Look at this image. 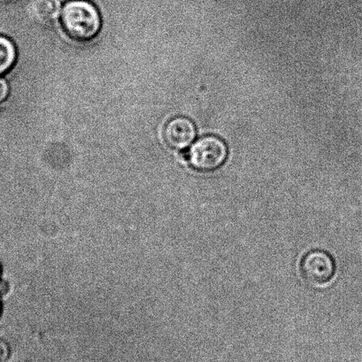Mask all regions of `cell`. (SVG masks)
I'll return each instance as SVG.
<instances>
[{
	"label": "cell",
	"instance_id": "6da1fadb",
	"mask_svg": "<svg viewBox=\"0 0 362 362\" xmlns=\"http://www.w3.org/2000/svg\"><path fill=\"white\" fill-rule=\"evenodd\" d=\"M62 24L71 40L86 43L100 33L101 18L96 6L87 0H70L62 9Z\"/></svg>",
	"mask_w": 362,
	"mask_h": 362
},
{
	"label": "cell",
	"instance_id": "7a4b0ae2",
	"mask_svg": "<svg viewBox=\"0 0 362 362\" xmlns=\"http://www.w3.org/2000/svg\"><path fill=\"white\" fill-rule=\"evenodd\" d=\"M227 156V146L223 140L217 136H207L192 146L188 153V160L195 170L209 172L220 168Z\"/></svg>",
	"mask_w": 362,
	"mask_h": 362
},
{
	"label": "cell",
	"instance_id": "3957f363",
	"mask_svg": "<svg viewBox=\"0 0 362 362\" xmlns=\"http://www.w3.org/2000/svg\"><path fill=\"white\" fill-rule=\"evenodd\" d=\"M301 275L312 286H323L332 280L336 272V264L328 252L314 250L308 252L302 259Z\"/></svg>",
	"mask_w": 362,
	"mask_h": 362
},
{
	"label": "cell",
	"instance_id": "277c9868",
	"mask_svg": "<svg viewBox=\"0 0 362 362\" xmlns=\"http://www.w3.org/2000/svg\"><path fill=\"white\" fill-rule=\"evenodd\" d=\"M195 138V125L188 118L177 117L171 119L165 128V141L168 146L175 150L187 148L194 141Z\"/></svg>",
	"mask_w": 362,
	"mask_h": 362
},
{
	"label": "cell",
	"instance_id": "5b68a950",
	"mask_svg": "<svg viewBox=\"0 0 362 362\" xmlns=\"http://www.w3.org/2000/svg\"><path fill=\"white\" fill-rule=\"evenodd\" d=\"M31 10L38 23L50 25L59 18L61 2L59 0H35Z\"/></svg>",
	"mask_w": 362,
	"mask_h": 362
},
{
	"label": "cell",
	"instance_id": "8992f818",
	"mask_svg": "<svg viewBox=\"0 0 362 362\" xmlns=\"http://www.w3.org/2000/svg\"><path fill=\"white\" fill-rule=\"evenodd\" d=\"M16 57V48L13 42L8 37L0 36V76L13 68Z\"/></svg>",
	"mask_w": 362,
	"mask_h": 362
},
{
	"label": "cell",
	"instance_id": "52a82bcc",
	"mask_svg": "<svg viewBox=\"0 0 362 362\" xmlns=\"http://www.w3.org/2000/svg\"><path fill=\"white\" fill-rule=\"evenodd\" d=\"M10 358V348L8 343L0 339V362H8Z\"/></svg>",
	"mask_w": 362,
	"mask_h": 362
},
{
	"label": "cell",
	"instance_id": "ba28073f",
	"mask_svg": "<svg viewBox=\"0 0 362 362\" xmlns=\"http://www.w3.org/2000/svg\"><path fill=\"white\" fill-rule=\"evenodd\" d=\"M8 86L4 80H0V104L6 100L8 96Z\"/></svg>",
	"mask_w": 362,
	"mask_h": 362
}]
</instances>
